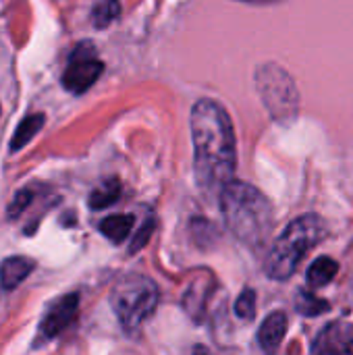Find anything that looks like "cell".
Returning <instances> with one entry per match:
<instances>
[{
    "label": "cell",
    "instance_id": "18",
    "mask_svg": "<svg viewBox=\"0 0 353 355\" xmlns=\"http://www.w3.org/2000/svg\"><path fill=\"white\" fill-rule=\"evenodd\" d=\"M235 314L241 318V320H252L254 314H256V293L254 289H243L241 295L235 300Z\"/></svg>",
    "mask_w": 353,
    "mask_h": 355
},
{
    "label": "cell",
    "instance_id": "14",
    "mask_svg": "<svg viewBox=\"0 0 353 355\" xmlns=\"http://www.w3.org/2000/svg\"><path fill=\"white\" fill-rule=\"evenodd\" d=\"M42 127H44V114H42V112H35V114L25 116V119L19 123V127H17V131H15V135H12L10 152H17V150H21L23 146H27V144L37 135V131H40Z\"/></svg>",
    "mask_w": 353,
    "mask_h": 355
},
{
    "label": "cell",
    "instance_id": "5",
    "mask_svg": "<svg viewBox=\"0 0 353 355\" xmlns=\"http://www.w3.org/2000/svg\"><path fill=\"white\" fill-rule=\"evenodd\" d=\"M256 87L266 110L270 112L275 121L279 123L295 121L298 110H300V94L287 71H283L275 62H266L258 67Z\"/></svg>",
    "mask_w": 353,
    "mask_h": 355
},
{
    "label": "cell",
    "instance_id": "10",
    "mask_svg": "<svg viewBox=\"0 0 353 355\" xmlns=\"http://www.w3.org/2000/svg\"><path fill=\"white\" fill-rule=\"evenodd\" d=\"M287 333V314L277 310L268 314L258 329V343L264 352H277Z\"/></svg>",
    "mask_w": 353,
    "mask_h": 355
},
{
    "label": "cell",
    "instance_id": "17",
    "mask_svg": "<svg viewBox=\"0 0 353 355\" xmlns=\"http://www.w3.org/2000/svg\"><path fill=\"white\" fill-rule=\"evenodd\" d=\"M119 15H121V0H98L92 10V23L96 29H104Z\"/></svg>",
    "mask_w": 353,
    "mask_h": 355
},
{
    "label": "cell",
    "instance_id": "3",
    "mask_svg": "<svg viewBox=\"0 0 353 355\" xmlns=\"http://www.w3.org/2000/svg\"><path fill=\"white\" fill-rule=\"evenodd\" d=\"M325 235V220L316 214H304L291 220L268 252L266 275L273 281H287L293 277L300 262L322 241Z\"/></svg>",
    "mask_w": 353,
    "mask_h": 355
},
{
    "label": "cell",
    "instance_id": "1",
    "mask_svg": "<svg viewBox=\"0 0 353 355\" xmlns=\"http://www.w3.org/2000/svg\"><path fill=\"white\" fill-rule=\"evenodd\" d=\"M193 166L198 185L204 191L221 193L233 181L237 166V144L229 112L216 100L202 98L191 108Z\"/></svg>",
    "mask_w": 353,
    "mask_h": 355
},
{
    "label": "cell",
    "instance_id": "19",
    "mask_svg": "<svg viewBox=\"0 0 353 355\" xmlns=\"http://www.w3.org/2000/svg\"><path fill=\"white\" fill-rule=\"evenodd\" d=\"M31 200H33V191H31V189H21V191L15 196V200L10 202V206H8V216H10V218H17V216L31 204Z\"/></svg>",
    "mask_w": 353,
    "mask_h": 355
},
{
    "label": "cell",
    "instance_id": "16",
    "mask_svg": "<svg viewBox=\"0 0 353 355\" xmlns=\"http://www.w3.org/2000/svg\"><path fill=\"white\" fill-rule=\"evenodd\" d=\"M295 310H298L302 316L314 318V316L327 314V312L331 310V306H329L327 300H320V297L314 295L312 291H300V293L295 295Z\"/></svg>",
    "mask_w": 353,
    "mask_h": 355
},
{
    "label": "cell",
    "instance_id": "4",
    "mask_svg": "<svg viewBox=\"0 0 353 355\" xmlns=\"http://www.w3.org/2000/svg\"><path fill=\"white\" fill-rule=\"evenodd\" d=\"M158 300L160 291L156 283L135 272L121 277L110 291V306L127 333H135L156 312Z\"/></svg>",
    "mask_w": 353,
    "mask_h": 355
},
{
    "label": "cell",
    "instance_id": "2",
    "mask_svg": "<svg viewBox=\"0 0 353 355\" xmlns=\"http://www.w3.org/2000/svg\"><path fill=\"white\" fill-rule=\"evenodd\" d=\"M227 229L250 250H260L273 231V206L266 196L246 181H229L218 193Z\"/></svg>",
    "mask_w": 353,
    "mask_h": 355
},
{
    "label": "cell",
    "instance_id": "15",
    "mask_svg": "<svg viewBox=\"0 0 353 355\" xmlns=\"http://www.w3.org/2000/svg\"><path fill=\"white\" fill-rule=\"evenodd\" d=\"M121 198V183L119 179H108L102 185H98L92 193H89V208L92 210H102L112 206L117 200Z\"/></svg>",
    "mask_w": 353,
    "mask_h": 355
},
{
    "label": "cell",
    "instance_id": "8",
    "mask_svg": "<svg viewBox=\"0 0 353 355\" xmlns=\"http://www.w3.org/2000/svg\"><path fill=\"white\" fill-rule=\"evenodd\" d=\"M312 352L320 355L329 354H347L353 355V324L352 322H333L325 327L314 345Z\"/></svg>",
    "mask_w": 353,
    "mask_h": 355
},
{
    "label": "cell",
    "instance_id": "7",
    "mask_svg": "<svg viewBox=\"0 0 353 355\" xmlns=\"http://www.w3.org/2000/svg\"><path fill=\"white\" fill-rule=\"evenodd\" d=\"M77 312H79V293H69V295L60 297L42 318L37 339L50 341V339L58 337L62 331H67L71 327Z\"/></svg>",
    "mask_w": 353,
    "mask_h": 355
},
{
    "label": "cell",
    "instance_id": "11",
    "mask_svg": "<svg viewBox=\"0 0 353 355\" xmlns=\"http://www.w3.org/2000/svg\"><path fill=\"white\" fill-rule=\"evenodd\" d=\"M33 268H35V262L29 260V258H23V256H15V258L4 260L0 264V285H2V289H6V291L15 289L17 285H21L31 275Z\"/></svg>",
    "mask_w": 353,
    "mask_h": 355
},
{
    "label": "cell",
    "instance_id": "6",
    "mask_svg": "<svg viewBox=\"0 0 353 355\" xmlns=\"http://www.w3.org/2000/svg\"><path fill=\"white\" fill-rule=\"evenodd\" d=\"M102 71L104 64L98 58L94 44L81 42L69 56L67 69L62 73V85L71 94H83L100 79Z\"/></svg>",
    "mask_w": 353,
    "mask_h": 355
},
{
    "label": "cell",
    "instance_id": "20",
    "mask_svg": "<svg viewBox=\"0 0 353 355\" xmlns=\"http://www.w3.org/2000/svg\"><path fill=\"white\" fill-rule=\"evenodd\" d=\"M152 231H154V220H152V218H148V220L141 225V229L137 231V235H135V239H133V243H131V248H129V254L139 252V250L148 243V239H150Z\"/></svg>",
    "mask_w": 353,
    "mask_h": 355
},
{
    "label": "cell",
    "instance_id": "9",
    "mask_svg": "<svg viewBox=\"0 0 353 355\" xmlns=\"http://www.w3.org/2000/svg\"><path fill=\"white\" fill-rule=\"evenodd\" d=\"M212 287H214V277L210 275V270H198V275L189 279L181 304H183V310L193 320H200L204 316L206 304L212 295Z\"/></svg>",
    "mask_w": 353,
    "mask_h": 355
},
{
    "label": "cell",
    "instance_id": "13",
    "mask_svg": "<svg viewBox=\"0 0 353 355\" xmlns=\"http://www.w3.org/2000/svg\"><path fill=\"white\" fill-rule=\"evenodd\" d=\"M133 225H135V218L131 214H112L100 223V233L108 237L112 243H123L129 237Z\"/></svg>",
    "mask_w": 353,
    "mask_h": 355
},
{
    "label": "cell",
    "instance_id": "12",
    "mask_svg": "<svg viewBox=\"0 0 353 355\" xmlns=\"http://www.w3.org/2000/svg\"><path fill=\"white\" fill-rule=\"evenodd\" d=\"M337 270H339V264L333 258L322 256L312 262V266L306 272V281L312 289H320V287H327L337 277Z\"/></svg>",
    "mask_w": 353,
    "mask_h": 355
},
{
    "label": "cell",
    "instance_id": "21",
    "mask_svg": "<svg viewBox=\"0 0 353 355\" xmlns=\"http://www.w3.org/2000/svg\"><path fill=\"white\" fill-rule=\"evenodd\" d=\"M239 2H248V4H277L283 0H239Z\"/></svg>",
    "mask_w": 353,
    "mask_h": 355
}]
</instances>
